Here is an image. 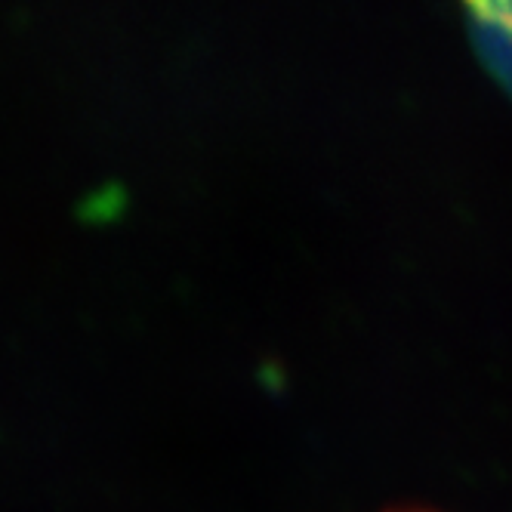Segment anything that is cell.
<instances>
[{
  "label": "cell",
  "instance_id": "1",
  "mask_svg": "<svg viewBox=\"0 0 512 512\" xmlns=\"http://www.w3.org/2000/svg\"><path fill=\"white\" fill-rule=\"evenodd\" d=\"M475 13L488 16L497 28H503V31L512 34V7H475Z\"/></svg>",
  "mask_w": 512,
  "mask_h": 512
}]
</instances>
